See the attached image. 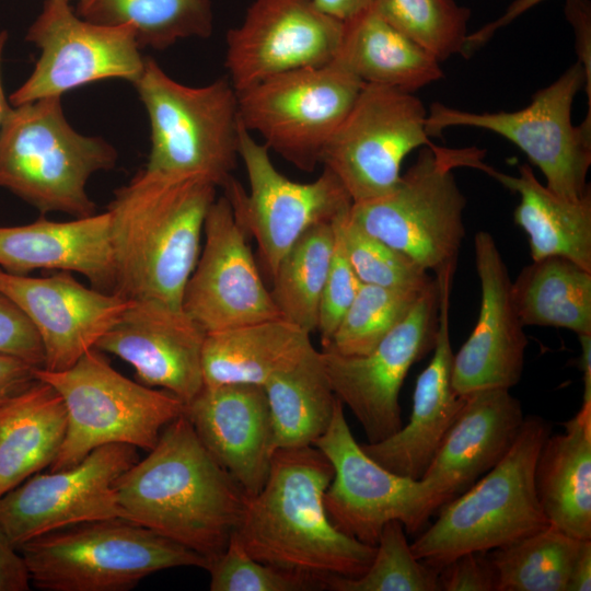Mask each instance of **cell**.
Masks as SVG:
<instances>
[{"label": "cell", "instance_id": "cell-1", "mask_svg": "<svg viewBox=\"0 0 591 591\" xmlns=\"http://www.w3.org/2000/svg\"><path fill=\"white\" fill-rule=\"evenodd\" d=\"M334 475L314 445L279 449L260 491L247 498L234 534L256 560L326 588L334 577L357 578L375 546L341 533L331 521L324 494Z\"/></svg>", "mask_w": 591, "mask_h": 591}, {"label": "cell", "instance_id": "cell-2", "mask_svg": "<svg viewBox=\"0 0 591 591\" xmlns=\"http://www.w3.org/2000/svg\"><path fill=\"white\" fill-rule=\"evenodd\" d=\"M114 486L120 518L199 554L208 567L228 546L247 500L185 413L163 428L149 454Z\"/></svg>", "mask_w": 591, "mask_h": 591}, {"label": "cell", "instance_id": "cell-3", "mask_svg": "<svg viewBox=\"0 0 591 591\" xmlns=\"http://www.w3.org/2000/svg\"><path fill=\"white\" fill-rule=\"evenodd\" d=\"M217 186L198 174L138 172L107 207L116 293L182 306Z\"/></svg>", "mask_w": 591, "mask_h": 591}, {"label": "cell", "instance_id": "cell-4", "mask_svg": "<svg viewBox=\"0 0 591 591\" xmlns=\"http://www.w3.org/2000/svg\"><path fill=\"white\" fill-rule=\"evenodd\" d=\"M549 424L528 416L503 457L438 510L410 544L414 556L440 571L466 553H488L549 524L535 488L536 461Z\"/></svg>", "mask_w": 591, "mask_h": 591}, {"label": "cell", "instance_id": "cell-5", "mask_svg": "<svg viewBox=\"0 0 591 591\" xmlns=\"http://www.w3.org/2000/svg\"><path fill=\"white\" fill-rule=\"evenodd\" d=\"M117 159L106 140L72 128L59 96L11 106L0 126V188L42 215L96 213L86 184L94 173L113 169Z\"/></svg>", "mask_w": 591, "mask_h": 591}, {"label": "cell", "instance_id": "cell-6", "mask_svg": "<svg viewBox=\"0 0 591 591\" xmlns=\"http://www.w3.org/2000/svg\"><path fill=\"white\" fill-rule=\"evenodd\" d=\"M18 549L44 591H127L161 570L208 568L199 554L123 518L60 529Z\"/></svg>", "mask_w": 591, "mask_h": 591}, {"label": "cell", "instance_id": "cell-7", "mask_svg": "<svg viewBox=\"0 0 591 591\" xmlns=\"http://www.w3.org/2000/svg\"><path fill=\"white\" fill-rule=\"evenodd\" d=\"M477 148L424 147L389 194L352 202L349 217L361 229L405 254L426 271L456 267L465 237L466 198L453 170H479Z\"/></svg>", "mask_w": 591, "mask_h": 591}, {"label": "cell", "instance_id": "cell-8", "mask_svg": "<svg viewBox=\"0 0 591 591\" xmlns=\"http://www.w3.org/2000/svg\"><path fill=\"white\" fill-rule=\"evenodd\" d=\"M148 113L150 153L146 170L198 174L222 187L236 169L241 121L237 92L227 78L188 86L151 57L132 83Z\"/></svg>", "mask_w": 591, "mask_h": 591}, {"label": "cell", "instance_id": "cell-9", "mask_svg": "<svg viewBox=\"0 0 591 591\" xmlns=\"http://www.w3.org/2000/svg\"><path fill=\"white\" fill-rule=\"evenodd\" d=\"M35 375L60 394L67 412L66 434L50 471L71 467L111 443L149 452L163 428L185 412L177 396L127 379L96 348L66 370L36 368Z\"/></svg>", "mask_w": 591, "mask_h": 591}, {"label": "cell", "instance_id": "cell-10", "mask_svg": "<svg viewBox=\"0 0 591 591\" xmlns=\"http://www.w3.org/2000/svg\"><path fill=\"white\" fill-rule=\"evenodd\" d=\"M586 85L577 61L553 83L538 90L530 104L513 112H470L440 102L427 113L426 130L437 137L447 128L474 127L495 132L522 150L544 174L556 195L578 199L590 189L591 131L571 119L576 95Z\"/></svg>", "mask_w": 591, "mask_h": 591}, {"label": "cell", "instance_id": "cell-11", "mask_svg": "<svg viewBox=\"0 0 591 591\" xmlns=\"http://www.w3.org/2000/svg\"><path fill=\"white\" fill-rule=\"evenodd\" d=\"M363 84L336 60L288 71L237 93L240 121L269 150L310 173Z\"/></svg>", "mask_w": 591, "mask_h": 591}, {"label": "cell", "instance_id": "cell-12", "mask_svg": "<svg viewBox=\"0 0 591 591\" xmlns=\"http://www.w3.org/2000/svg\"><path fill=\"white\" fill-rule=\"evenodd\" d=\"M427 113L412 92L364 83L321 164L336 175L352 202L384 196L398 184L404 159L434 144L426 130Z\"/></svg>", "mask_w": 591, "mask_h": 591}, {"label": "cell", "instance_id": "cell-13", "mask_svg": "<svg viewBox=\"0 0 591 591\" xmlns=\"http://www.w3.org/2000/svg\"><path fill=\"white\" fill-rule=\"evenodd\" d=\"M239 155L248 192L234 177L222 188L237 222L255 239L262 264L271 277L280 259L309 229L334 222L349 211L352 200L336 175L325 167L310 183L282 175L271 162L269 149L242 124Z\"/></svg>", "mask_w": 591, "mask_h": 591}, {"label": "cell", "instance_id": "cell-14", "mask_svg": "<svg viewBox=\"0 0 591 591\" xmlns=\"http://www.w3.org/2000/svg\"><path fill=\"white\" fill-rule=\"evenodd\" d=\"M313 445L333 466L324 506L341 533L375 546L387 522L397 520L413 534L436 513L431 493L421 479L395 474L363 451L351 433L338 398L327 430Z\"/></svg>", "mask_w": 591, "mask_h": 591}, {"label": "cell", "instance_id": "cell-15", "mask_svg": "<svg viewBox=\"0 0 591 591\" xmlns=\"http://www.w3.org/2000/svg\"><path fill=\"white\" fill-rule=\"evenodd\" d=\"M25 39L40 55L30 77L9 96L11 106L59 96L104 80L135 83L146 57L132 26L104 25L82 19L67 0H45Z\"/></svg>", "mask_w": 591, "mask_h": 591}, {"label": "cell", "instance_id": "cell-16", "mask_svg": "<svg viewBox=\"0 0 591 591\" xmlns=\"http://www.w3.org/2000/svg\"><path fill=\"white\" fill-rule=\"evenodd\" d=\"M438 305L434 279L408 314L368 354L321 351L332 391L361 424L369 443L384 440L402 427L399 392L412 366L433 349Z\"/></svg>", "mask_w": 591, "mask_h": 591}, {"label": "cell", "instance_id": "cell-17", "mask_svg": "<svg viewBox=\"0 0 591 591\" xmlns=\"http://www.w3.org/2000/svg\"><path fill=\"white\" fill-rule=\"evenodd\" d=\"M138 460L137 448L111 443L71 467L36 473L0 497V528L19 548L60 529L120 518L114 485Z\"/></svg>", "mask_w": 591, "mask_h": 591}, {"label": "cell", "instance_id": "cell-18", "mask_svg": "<svg viewBox=\"0 0 591 591\" xmlns=\"http://www.w3.org/2000/svg\"><path fill=\"white\" fill-rule=\"evenodd\" d=\"M344 27L313 0H254L227 33L228 79L239 93L288 71L328 65Z\"/></svg>", "mask_w": 591, "mask_h": 591}, {"label": "cell", "instance_id": "cell-19", "mask_svg": "<svg viewBox=\"0 0 591 591\" xmlns=\"http://www.w3.org/2000/svg\"><path fill=\"white\" fill-rule=\"evenodd\" d=\"M204 235L183 309L207 333L281 317L225 195L210 206Z\"/></svg>", "mask_w": 591, "mask_h": 591}, {"label": "cell", "instance_id": "cell-20", "mask_svg": "<svg viewBox=\"0 0 591 591\" xmlns=\"http://www.w3.org/2000/svg\"><path fill=\"white\" fill-rule=\"evenodd\" d=\"M207 332L183 309L154 299L130 300L95 348L129 363L143 385L188 404L204 387Z\"/></svg>", "mask_w": 591, "mask_h": 591}, {"label": "cell", "instance_id": "cell-21", "mask_svg": "<svg viewBox=\"0 0 591 591\" xmlns=\"http://www.w3.org/2000/svg\"><path fill=\"white\" fill-rule=\"evenodd\" d=\"M0 291L35 327L45 354L42 368L48 371L66 370L95 348L130 303L116 292L85 287L69 271L31 277L0 268Z\"/></svg>", "mask_w": 591, "mask_h": 591}, {"label": "cell", "instance_id": "cell-22", "mask_svg": "<svg viewBox=\"0 0 591 591\" xmlns=\"http://www.w3.org/2000/svg\"><path fill=\"white\" fill-rule=\"evenodd\" d=\"M474 252L480 306L473 332L453 357L452 386L459 395L517 385L528 347L512 298V280L494 236L478 231Z\"/></svg>", "mask_w": 591, "mask_h": 591}, {"label": "cell", "instance_id": "cell-23", "mask_svg": "<svg viewBox=\"0 0 591 591\" xmlns=\"http://www.w3.org/2000/svg\"><path fill=\"white\" fill-rule=\"evenodd\" d=\"M454 271V267H448L437 273L439 305L433 355L417 378L409 421L384 440L361 444L380 465L413 479L421 478L464 404V396L452 386L454 354L449 317Z\"/></svg>", "mask_w": 591, "mask_h": 591}, {"label": "cell", "instance_id": "cell-24", "mask_svg": "<svg viewBox=\"0 0 591 591\" xmlns=\"http://www.w3.org/2000/svg\"><path fill=\"white\" fill-rule=\"evenodd\" d=\"M184 413L204 447L246 497L257 495L275 452L264 387L243 383L204 386Z\"/></svg>", "mask_w": 591, "mask_h": 591}, {"label": "cell", "instance_id": "cell-25", "mask_svg": "<svg viewBox=\"0 0 591 591\" xmlns=\"http://www.w3.org/2000/svg\"><path fill=\"white\" fill-rule=\"evenodd\" d=\"M464 404L421 476L438 509L494 467L514 442L524 415L508 389H485Z\"/></svg>", "mask_w": 591, "mask_h": 591}, {"label": "cell", "instance_id": "cell-26", "mask_svg": "<svg viewBox=\"0 0 591 591\" xmlns=\"http://www.w3.org/2000/svg\"><path fill=\"white\" fill-rule=\"evenodd\" d=\"M0 268L14 275L37 269L78 273L93 288L114 292L109 213L69 221L40 217L27 224L0 227Z\"/></svg>", "mask_w": 591, "mask_h": 591}, {"label": "cell", "instance_id": "cell-27", "mask_svg": "<svg viewBox=\"0 0 591 591\" xmlns=\"http://www.w3.org/2000/svg\"><path fill=\"white\" fill-rule=\"evenodd\" d=\"M310 335L282 317L207 333L201 356L204 386H264L315 350Z\"/></svg>", "mask_w": 591, "mask_h": 591}, {"label": "cell", "instance_id": "cell-28", "mask_svg": "<svg viewBox=\"0 0 591 591\" xmlns=\"http://www.w3.org/2000/svg\"><path fill=\"white\" fill-rule=\"evenodd\" d=\"M549 434L535 466V488L548 522L564 533L591 540V402Z\"/></svg>", "mask_w": 591, "mask_h": 591}, {"label": "cell", "instance_id": "cell-29", "mask_svg": "<svg viewBox=\"0 0 591 591\" xmlns=\"http://www.w3.org/2000/svg\"><path fill=\"white\" fill-rule=\"evenodd\" d=\"M479 170L519 194L514 222L529 236L533 260L561 256L591 271V190L578 199L560 197L525 163L519 165L518 175L499 172L485 162Z\"/></svg>", "mask_w": 591, "mask_h": 591}, {"label": "cell", "instance_id": "cell-30", "mask_svg": "<svg viewBox=\"0 0 591 591\" xmlns=\"http://www.w3.org/2000/svg\"><path fill=\"white\" fill-rule=\"evenodd\" d=\"M66 429L62 397L43 380L0 407V497L50 466Z\"/></svg>", "mask_w": 591, "mask_h": 591}, {"label": "cell", "instance_id": "cell-31", "mask_svg": "<svg viewBox=\"0 0 591 591\" xmlns=\"http://www.w3.org/2000/svg\"><path fill=\"white\" fill-rule=\"evenodd\" d=\"M344 23L334 60L363 83L414 93L444 77L438 59L389 24L372 5Z\"/></svg>", "mask_w": 591, "mask_h": 591}, {"label": "cell", "instance_id": "cell-32", "mask_svg": "<svg viewBox=\"0 0 591 591\" xmlns=\"http://www.w3.org/2000/svg\"><path fill=\"white\" fill-rule=\"evenodd\" d=\"M524 326L567 328L591 335V271L561 256L532 260L512 281Z\"/></svg>", "mask_w": 591, "mask_h": 591}, {"label": "cell", "instance_id": "cell-33", "mask_svg": "<svg viewBox=\"0 0 591 591\" xmlns=\"http://www.w3.org/2000/svg\"><path fill=\"white\" fill-rule=\"evenodd\" d=\"M275 451L313 445L328 428L337 397L327 381L321 351L264 384Z\"/></svg>", "mask_w": 591, "mask_h": 591}, {"label": "cell", "instance_id": "cell-34", "mask_svg": "<svg viewBox=\"0 0 591 591\" xmlns=\"http://www.w3.org/2000/svg\"><path fill=\"white\" fill-rule=\"evenodd\" d=\"M77 14L104 25H130L141 49L164 50L179 39L207 38L213 30L210 0H85Z\"/></svg>", "mask_w": 591, "mask_h": 591}, {"label": "cell", "instance_id": "cell-35", "mask_svg": "<svg viewBox=\"0 0 591 591\" xmlns=\"http://www.w3.org/2000/svg\"><path fill=\"white\" fill-rule=\"evenodd\" d=\"M335 241L334 222L312 227L280 259L270 277V294L281 317L310 334L317 329Z\"/></svg>", "mask_w": 591, "mask_h": 591}, {"label": "cell", "instance_id": "cell-36", "mask_svg": "<svg viewBox=\"0 0 591 591\" xmlns=\"http://www.w3.org/2000/svg\"><path fill=\"white\" fill-rule=\"evenodd\" d=\"M581 542L549 523L493 549L495 591H566Z\"/></svg>", "mask_w": 591, "mask_h": 591}, {"label": "cell", "instance_id": "cell-37", "mask_svg": "<svg viewBox=\"0 0 591 591\" xmlns=\"http://www.w3.org/2000/svg\"><path fill=\"white\" fill-rule=\"evenodd\" d=\"M372 7L440 62L464 56L471 10L454 0H373Z\"/></svg>", "mask_w": 591, "mask_h": 591}, {"label": "cell", "instance_id": "cell-38", "mask_svg": "<svg viewBox=\"0 0 591 591\" xmlns=\"http://www.w3.org/2000/svg\"><path fill=\"white\" fill-rule=\"evenodd\" d=\"M422 291L361 283L323 350L368 354L408 314Z\"/></svg>", "mask_w": 591, "mask_h": 591}, {"label": "cell", "instance_id": "cell-39", "mask_svg": "<svg viewBox=\"0 0 591 591\" xmlns=\"http://www.w3.org/2000/svg\"><path fill=\"white\" fill-rule=\"evenodd\" d=\"M333 591H440L439 571L418 560L407 542L404 525L387 522L379 536L373 559L357 578L334 577Z\"/></svg>", "mask_w": 591, "mask_h": 591}, {"label": "cell", "instance_id": "cell-40", "mask_svg": "<svg viewBox=\"0 0 591 591\" xmlns=\"http://www.w3.org/2000/svg\"><path fill=\"white\" fill-rule=\"evenodd\" d=\"M334 223L361 283L422 291L433 282L434 279L408 256L361 229L350 219L349 211Z\"/></svg>", "mask_w": 591, "mask_h": 591}, {"label": "cell", "instance_id": "cell-41", "mask_svg": "<svg viewBox=\"0 0 591 591\" xmlns=\"http://www.w3.org/2000/svg\"><path fill=\"white\" fill-rule=\"evenodd\" d=\"M211 591H308L314 587L253 558L233 533L223 553L207 569Z\"/></svg>", "mask_w": 591, "mask_h": 591}, {"label": "cell", "instance_id": "cell-42", "mask_svg": "<svg viewBox=\"0 0 591 591\" xmlns=\"http://www.w3.org/2000/svg\"><path fill=\"white\" fill-rule=\"evenodd\" d=\"M360 286L361 281L349 264L336 232L334 254L321 298L316 329L321 335L323 348L328 345Z\"/></svg>", "mask_w": 591, "mask_h": 591}, {"label": "cell", "instance_id": "cell-43", "mask_svg": "<svg viewBox=\"0 0 591 591\" xmlns=\"http://www.w3.org/2000/svg\"><path fill=\"white\" fill-rule=\"evenodd\" d=\"M0 354L42 368L45 354L42 340L27 316L0 291Z\"/></svg>", "mask_w": 591, "mask_h": 591}, {"label": "cell", "instance_id": "cell-44", "mask_svg": "<svg viewBox=\"0 0 591 591\" xmlns=\"http://www.w3.org/2000/svg\"><path fill=\"white\" fill-rule=\"evenodd\" d=\"M439 586L444 591H495V571L487 552L456 557L439 571Z\"/></svg>", "mask_w": 591, "mask_h": 591}, {"label": "cell", "instance_id": "cell-45", "mask_svg": "<svg viewBox=\"0 0 591 591\" xmlns=\"http://www.w3.org/2000/svg\"><path fill=\"white\" fill-rule=\"evenodd\" d=\"M565 15L575 34V49L578 62L586 74V92L588 95V113L580 124L591 130V3L590 0H566Z\"/></svg>", "mask_w": 591, "mask_h": 591}, {"label": "cell", "instance_id": "cell-46", "mask_svg": "<svg viewBox=\"0 0 591 591\" xmlns=\"http://www.w3.org/2000/svg\"><path fill=\"white\" fill-rule=\"evenodd\" d=\"M31 584L21 553L0 528V591H28Z\"/></svg>", "mask_w": 591, "mask_h": 591}, {"label": "cell", "instance_id": "cell-47", "mask_svg": "<svg viewBox=\"0 0 591 591\" xmlns=\"http://www.w3.org/2000/svg\"><path fill=\"white\" fill-rule=\"evenodd\" d=\"M36 368L19 358L0 354V407L37 380Z\"/></svg>", "mask_w": 591, "mask_h": 591}, {"label": "cell", "instance_id": "cell-48", "mask_svg": "<svg viewBox=\"0 0 591 591\" xmlns=\"http://www.w3.org/2000/svg\"><path fill=\"white\" fill-rule=\"evenodd\" d=\"M545 0H514L498 19L485 24L474 33H470L466 39L464 57H468L476 49L485 45L494 34L503 26L509 25L520 15Z\"/></svg>", "mask_w": 591, "mask_h": 591}, {"label": "cell", "instance_id": "cell-49", "mask_svg": "<svg viewBox=\"0 0 591 591\" xmlns=\"http://www.w3.org/2000/svg\"><path fill=\"white\" fill-rule=\"evenodd\" d=\"M591 590V540H582L571 567L566 591Z\"/></svg>", "mask_w": 591, "mask_h": 591}, {"label": "cell", "instance_id": "cell-50", "mask_svg": "<svg viewBox=\"0 0 591 591\" xmlns=\"http://www.w3.org/2000/svg\"><path fill=\"white\" fill-rule=\"evenodd\" d=\"M327 14L346 22L372 5L373 0H313Z\"/></svg>", "mask_w": 591, "mask_h": 591}, {"label": "cell", "instance_id": "cell-51", "mask_svg": "<svg viewBox=\"0 0 591 591\" xmlns=\"http://www.w3.org/2000/svg\"><path fill=\"white\" fill-rule=\"evenodd\" d=\"M581 345L579 366L583 372V401L591 402V335H578Z\"/></svg>", "mask_w": 591, "mask_h": 591}, {"label": "cell", "instance_id": "cell-52", "mask_svg": "<svg viewBox=\"0 0 591 591\" xmlns=\"http://www.w3.org/2000/svg\"><path fill=\"white\" fill-rule=\"evenodd\" d=\"M7 39H8L7 32L3 30H0V126L2 125L9 109L11 108L9 99L5 97V93L2 85V79H1V61H2V54H3Z\"/></svg>", "mask_w": 591, "mask_h": 591}, {"label": "cell", "instance_id": "cell-53", "mask_svg": "<svg viewBox=\"0 0 591 591\" xmlns=\"http://www.w3.org/2000/svg\"><path fill=\"white\" fill-rule=\"evenodd\" d=\"M67 1L70 2V1H72V0H67ZM84 1H85V0H77L78 3H82V2H84Z\"/></svg>", "mask_w": 591, "mask_h": 591}]
</instances>
